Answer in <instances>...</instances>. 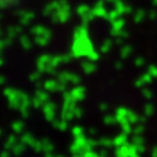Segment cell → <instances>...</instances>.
Returning a JSON list of instances; mask_svg holds the SVG:
<instances>
[{
    "label": "cell",
    "instance_id": "1",
    "mask_svg": "<svg viewBox=\"0 0 157 157\" xmlns=\"http://www.w3.org/2000/svg\"><path fill=\"white\" fill-rule=\"evenodd\" d=\"M17 2V0H0V11L1 10H6L10 8L11 6L15 5Z\"/></svg>",
    "mask_w": 157,
    "mask_h": 157
}]
</instances>
